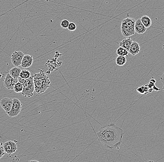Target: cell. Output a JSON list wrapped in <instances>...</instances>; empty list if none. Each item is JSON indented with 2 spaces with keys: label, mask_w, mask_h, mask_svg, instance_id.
<instances>
[{
  "label": "cell",
  "mask_w": 164,
  "mask_h": 162,
  "mask_svg": "<svg viewBox=\"0 0 164 162\" xmlns=\"http://www.w3.org/2000/svg\"><path fill=\"white\" fill-rule=\"evenodd\" d=\"M96 135L100 143L108 149H119L122 143L123 129L114 123L102 127Z\"/></svg>",
  "instance_id": "6da1fadb"
},
{
  "label": "cell",
  "mask_w": 164,
  "mask_h": 162,
  "mask_svg": "<svg viewBox=\"0 0 164 162\" xmlns=\"http://www.w3.org/2000/svg\"><path fill=\"white\" fill-rule=\"evenodd\" d=\"M32 77L34 83L35 91L38 94L44 92L50 87V78L43 70H40L39 72L34 74Z\"/></svg>",
  "instance_id": "7a4b0ae2"
},
{
  "label": "cell",
  "mask_w": 164,
  "mask_h": 162,
  "mask_svg": "<svg viewBox=\"0 0 164 162\" xmlns=\"http://www.w3.org/2000/svg\"><path fill=\"white\" fill-rule=\"evenodd\" d=\"M18 81L21 83L23 85V90L21 92L22 95L25 97L30 98L33 96L35 91V86L33 77L31 76L27 79H22L19 77Z\"/></svg>",
  "instance_id": "3957f363"
},
{
  "label": "cell",
  "mask_w": 164,
  "mask_h": 162,
  "mask_svg": "<svg viewBox=\"0 0 164 162\" xmlns=\"http://www.w3.org/2000/svg\"><path fill=\"white\" fill-rule=\"evenodd\" d=\"M22 108V104L21 101L18 99H13L12 106L7 114L10 117H16L21 112Z\"/></svg>",
  "instance_id": "277c9868"
},
{
  "label": "cell",
  "mask_w": 164,
  "mask_h": 162,
  "mask_svg": "<svg viewBox=\"0 0 164 162\" xmlns=\"http://www.w3.org/2000/svg\"><path fill=\"white\" fill-rule=\"evenodd\" d=\"M24 54L21 51H15L11 56V61L13 64L16 67L21 66L22 60Z\"/></svg>",
  "instance_id": "5b68a950"
},
{
  "label": "cell",
  "mask_w": 164,
  "mask_h": 162,
  "mask_svg": "<svg viewBox=\"0 0 164 162\" xmlns=\"http://www.w3.org/2000/svg\"><path fill=\"white\" fill-rule=\"evenodd\" d=\"M3 147L5 153L9 155L14 153L17 150L16 144L15 141H9L4 143L3 145Z\"/></svg>",
  "instance_id": "8992f818"
},
{
  "label": "cell",
  "mask_w": 164,
  "mask_h": 162,
  "mask_svg": "<svg viewBox=\"0 0 164 162\" xmlns=\"http://www.w3.org/2000/svg\"><path fill=\"white\" fill-rule=\"evenodd\" d=\"M13 99L9 98H3L0 100V105L2 108L7 114L11 110L12 106Z\"/></svg>",
  "instance_id": "52a82bcc"
},
{
  "label": "cell",
  "mask_w": 164,
  "mask_h": 162,
  "mask_svg": "<svg viewBox=\"0 0 164 162\" xmlns=\"http://www.w3.org/2000/svg\"><path fill=\"white\" fill-rule=\"evenodd\" d=\"M18 82V80L15 79L13 78L9 73L6 74L4 80V85L9 90H13L15 84Z\"/></svg>",
  "instance_id": "ba28073f"
},
{
  "label": "cell",
  "mask_w": 164,
  "mask_h": 162,
  "mask_svg": "<svg viewBox=\"0 0 164 162\" xmlns=\"http://www.w3.org/2000/svg\"><path fill=\"white\" fill-rule=\"evenodd\" d=\"M121 30L122 34L125 37H129L135 34V30L125 25L123 22H122L121 26Z\"/></svg>",
  "instance_id": "9c48e42d"
},
{
  "label": "cell",
  "mask_w": 164,
  "mask_h": 162,
  "mask_svg": "<svg viewBox=\"0 0 164 162\" xmlns=\"http://www.w3.org/2000/svg\"><path fill=\"white\" fill-rule=\"evenodd\" d=\"M147 28H146L142 23L140 19H138L136 21L134 26L135 32L139 34H143L147 31Z\"/></svg>",
  "instance_id": "30bf717a"
},
{
  "label": "cell",
  "mask_w": 164,
  "mask_h": 162,
  "mask_svg": "<svg viewBox=\"0 0 164 162\" xmlns=\"http://www.w3.org/2000/svg\"><path fill=\"white\" fill-rule=\"evenodd\" d=\"M33 58L32 55L26 54L23 56L21 66L23 68H28L31 66L33 64Z\"/></svg>",
  "instance_id": "8fae6325"
},
{
  "label": "cell",
  "mask_w": 164,
  "mask_h": 162,
  "mask_svg": "<svg viewBox=\"0 0 164 162\" xmlns=\"http://www.w3.org/2000/svg\"><path fill=\"white\" fill-rule=\"evenodd\" d=\"M140 52V47L139 43L136 41H133L129 49V53L133 56H135Z\"/></svg>",
  "instance_id": "7c38bea8"
},
{
  "label": "cell",
  "mask_w": 164,
  "mask_h": 162,
  "mask_svg": "<svg viewBox=\"0 0 164 162\" xmlns=\"http://www.w3.org/2000/svg\"><path fill=\"white\" fill-rule=\"evenodd\" d=\"M133 42V40L131 38H128L124 39L121 42H119V46L120 47H121L124 49H125V50H127L128 52Z\"/></svg>",
  "instance_id": "4fadbf2b"
},
{
  "label": "cell",
  "mask_w": 164,
  "mask_h": 162,
  "mask_svg": "<svg viewBox=\"0 0 164 162\" xmlns=\"http://www.w3.org/2000/svg\"><path fill=\"white\" fill-rule=\"evenodd\" d=\"M21 71L22 70L21 68L15 67L10 70L9 74L15 79L18 80L20 74L21 73Z\"/></svg>",
  "instance_id": "5bb4252c"
},
{
  "label": "cell",
  "mask_w": 164,
  "mask_h": 162,
  "mask_svg": "<svg viewBox=\"0 0 164 162\" xmlns=\"http://www.w3.org/2000/svg\"><path fill=\"white\" fill-rule=\"evenodd\" d=\"M142 23L146 28H149L152 26V20L148 16H144L140 19Z\"/></svg>",
  "instance_id": "9a60e30c"
},
{
  "label": "cell",
  "mask_w": 164,
  "mask_h": 162,
  "mask_svg": "<svg viewBox=\"0 0 164 162\" xmlns=\"http://www.w3.org/2000/svg\"><path fill=\"white\" fill-rule=\"evenodd\" d=\"M122 22H123L124 23H125V25H127L129 27L134 29V26H135L136 20L133 18L127 17V19H123Z\"/></svg>",
  "instance_id": "2e32d148"
},
{
  "label": "cell",
  "mask_w": 164,
  "mask_h": 162,
  "mask_svg": "<svg viewBox=\"0 0 164 162\" xmlns=\"http://www.w3.org/2000/svg\"><path fill=\"white\" fill-rule=\"evenodd\" d=\"M127 62L126 57L125 56H118L116 58V63L118 66H123Z\"/></svg>",
  "instance_id": "e0dca14e"
},
{
  "label": "cell",
  "mask_w": 164,
  "mask_h": 162,
  "mask_svg": "<svg viewBox=\"0 0 164 162\" xmlns=\"http://www.w3.org/2000/svg\"><path fill=\"white\" fill-rule=\"evenodd\" d=\"M31 77V72L27 70H22L19 76L20 78L22 79H27Z\"/></svg>",
  "instance_id": "ac0fdd59"
},
{
  "label": "cell",
  "mask_w": 164,
  "mask_h": 162,
  "mask_svg": "<svg viewBox=\"0 0 164 162\" xmlns=\"http://www.w3.org/2000/svg\"><path fill=\"white\" fill-rule=\"evenodd\" d=\"M129 52L121 47L118 48L117 50V54L118 56H125L127 57Z\"/></svg>",
  "instance_id": "d6986e66"
},
{
  "label": "cell",
  "mask_w": 164,
  "mask_h": 162,
  "mask_svg": "<svg viewBox=\"0 0 164 162\" xmlns=\"http://www.w3.org/2000/svg\"><path fill=\"white\" fill-rule=\"evenodd\" d=\"M13 90L16 93H21L23 90V85L21 83L18 82L15 84Z\"/></svg>",
  "instance_id": "ffe728a7"
},
{
  "label": "cell",
  "mask_w": 164,
  "mask_h": 162,
  "mask_svg": "<svg viewBox=\"0 0 164 162\" xmlns=\"http://www.w3.org/2000/svg\"><path fill=\"white\" fill-rule=\"evenodd\" d=\"M69 23V21L68 20L64 19L61 21L60 26L63 29H67Z\"/></svg>",
  "instance_id": "44dd1931"
},
{
  "label": "cell",
  "mask_w": 164,
  "mask_h": 162,
  "mask_svg": "<svg viewBox=\"0 0 164 162\" xmlns=\"http://www.w3.org/2000/svg\"><path fill=\"white\" fill-rule=\"evenodd\" d=\"M67 29L70 31H74L77 29V26L73 22H71V23H69L68 27Z\"/></svg>",
  "instance_id": "7402d4cb"
},
{
  "label": "cell",
  "mask_w": 164,
  "mask_h": 162,
  "mask_svg": "<svg viewBox=\"0 0 164 162\" xmlns=\"http://www.w3.org/2000/svg\"><path fill=\"white\" fill-rule=\"evenodd\" d=\"M137 92L140 94H144L145 95V86L144 85L141 86L137 88Z\"/></svg>",
  "instance_id": "603a6c76"
},
{
  "label": "cell",
  "mask_w": 164,
  "mask_h": 162,
  "mask_svg": "<svg viewBox=\"0 0 164 162\" xmlns=\"http://www.w3.org/2000/svg\"><path fill=\"white\" fill-rule=\"evenodd\" d=\"M5 152L4 150L3 147L0 146V159H1L4 155H5Z\"/></svg>",
  "instance_id": "cb8c5ba5"
},
{
  "label": "cell",
  "mask_w": 164,
  "mask_h": 162,
  "mask_svg": "<svg viewBox=\"0 0 164 162\" xmlns=\"http://www.w3.org/2000/svg\"><path fill=\"white\" fill-rule=\"evenodd\" d=\"M155 85V83H152V82H151L150 81L149 83L147 84V86H148V88L149 89H150V88H153V87Z\"/></svg>",
  "instance_id": "d4e9b609"
},
{
  "label": "cell",
  "mask_w": 164,
  "mask_h": 162,
  "mask_svg": "<svg viewBox=\"0 0 164 162\" xmlns=\"http://www.w3.org/2000/svg\"><path fill=\"white\" fill-rule=\"evenodd\" d=\"M160 80L161 81V83L164 85V72L163 73V74L162 75L161 77Z\"/></svg>",
  "instance_id": "484cf974"
},
{
  "label": "cell",
  "mask_w": 164,
  "mask_h": 162,
  "mask_svg": "<svg viewBox=\"0 0 164 162\" xmlns=\"http://www.w3.org/2000/svg\"><path fill=\"white\" fill-rule=\"evenodd\" d=\"M152 89H153V90H155V91H157V92H158V91L161 90V89L158 88V87L156 86L155 85L153 87Z\"/></svg>",
  "instance_id": "4316f807"
},
{
  "label": "cell",
  "mask_w": 164,
  "mask_h": 162,
  "mask_svg": "<svg viewBox=\"0 0 164 162\" xmlns=\"http://www.w3.org/2000/svg\"><path fill=\"white\" fill-rule=\"evenodd\" d=\"M150 81H151V82L154 83H155L156 82L155 79H154V78H152V79H151L150 80Z\"/></svg>",
  "instance_id": "83f0119b"
},
{
  "label": "cell",
  "mask_w": 164,
  "mask_h": 162,
  "mask_svg": "<svg viewBox=\"0 0 164 162\" xmlns=\"http://www.w3.org/2000/svg\"><path fill=\"white\" fill-rule=\"evenodd\" d=\"M28 162H39V161H38L37 160H30V161H29Z\"/></svg>",
  "instance_id": "f1b7e54d"
},
{
  "label": "cell",
  "mask_w": 164,
  "mask_h": 162,
  "mask_svg": "<svg viewBox=\"0 0 164 162\" xmlns=\"http://www.w3.org/2000/svg\"><path fill=\"white\" fill-rule=\"evenodd\" d=\"M153 89H152V88H150V89H149L148 90V92L149 93H152V91H153Z\"/></svg>",
  "instance_id": "f546056e"
},
{
  "label": "cell",
  "mask_w": 164,
  "mask_h": 162,
  "mask_svg": "<svg viewBox=\"0 0 164 162\" xmlns=\"http://www.w3.org/2000/svg\"><path fill=\"white\" fill-rule=\"evenodd\" d=\"M147 162H154V161H147Z\"/></svg>",
  "instance_id": "4dcf8cb0"
},
{
  "label": "cell",
  "mask_w": 164,
  "mask_h": 162,
  "mask_svg": "<svg viewBox=\"0 0 164 162\" xmlns=\"http://www.w3.org/2000/svg\"><path fill=\"white\" fill-rule=\"evenodd\" d=\"M162 48H163V49L164 50V44H163V45H162Z\"/></svg>",
  "instance_id": "1f68e13d"
},
{
  "label": "cell",
  "mask_w": 164,
  "mask_h": 162,
  "mask_svg": "<svg viewBox=\"0 0 164 162\" xmlns=\"http://www.w3.org/2000/svg\"><path fill=\"white\" fill-rule=\"evenodd\" d=\"M162 89H163V90H164V86H163L162 87Z\"/></svg>",
  "instance_id": "d6a6232c"
},
{
  "label": "cell",
  "mask_w": 164,
  "mask_h": 162,
  "mask_svg": "<svg viewBox=\"0 0 164 162\" xmlns=\"http://www.w3.org/2000/svg\"></svg>",
  "instance_id": "836d02e7"
}]
</instances>
